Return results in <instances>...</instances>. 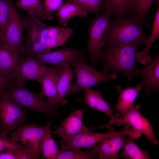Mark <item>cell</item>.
Returning a JSON list of instances; mask_svg holds the SVG:
<instances>
[{
    "instance_id": "cell-1",
    "label": "cell",
    "mask_w": 159,
    "mask_h": 159,
    "mask_svg": "<svg viewBox=\"0 0 159 159\" xmlns=\"http://www.w3.org/2000/svg\"><path fill=\"white\" fill-rule=\"evenodd\" d=\"M140 43L120 44L109 43L103 51L100 62L103 63V70L119 72L124 74L129 81L133 79L137 68L136 55Z\"/></svg>"
},
{
    "instance_id": "cell-2",
    "label": "cell",
    "mask_w": 159,
    "mask_h": 159,
    "mask_svg": "<svg viewBox=\"0 0 159 159\" xmlns=\"http://www.w3.org/2000/svg\"><path fill=\"white\" fill-rule=\"evenodd\" d=\"M5 89L21 107L38 113L61 118L58 105L50 104L45 100V97L41 93L37 94L29 90L25 86V83L18 82L12 79Z\"/></svg>"
},
{
    "instance_id": "cell-3",
    "label": "cell",
    "mask_w": 159,
    "mask_h": 159,
    "mask_svg": "<svg viewBox=\"0 0 159 159\" xmlns=\"http://www.w3.org/2000/svg\"><path fill=\"white\" fill-rule=\"evenodd\" d=\"M143 26L131 16L115 18L111 21L106 45L111 43L120 44L143 43L146 45L150 37L144 33Z\"/></svg>"
},
{
    "instance_id": "cell-4",
    "label": "cell",
    "mask_w": 159,
    "mask_h": 159,
    "mask_svg": "<svg viewBox=\"0 0 159 159\" xmlns=\"http://www.w3.org/2000/svg\"><path fill=\"white\" fill-rule=\"evenodd\" d=\"M111 17L103 12L90 21L87 49L93 67L100 62L112 21Z\"/></svg>"
},
{
    "instance_id": "cell-5",
    "label": "cell",
    "mask_w": 159,
    "mask_h": 159,
    "mask_svg": "<svg viewBox=\"0 0 159 159\" xmlns=\"http://www.w3.org/2000/svg\"><path fill=\"white\" fill-rule=\"evenodd\" d=\"M23 21L26 36L21 53L24 56L34 57L46 53V40L50 26L28 14Z\"/></svg>"
},
{
    "instance_id": "cell-6",
    "label": "cell",
    "mask_w": 159,
    "mask_h": 159,
    "mask_svg": "<svg viewBox=\"0 0 159 159\" xmlns=\"http://www.w3.org/2000/svg\"><path fill=\"white\" fill-rule=\"evenodd\" d=\"M74 67V73L76 77L75 82L71 85L67 95L77 93L82 90L97 86L104 82H109L111 79L116 80V72L111 74L103 69L98 72L83 60L72 64Z\"/></svg>"
},
{
    "instance_id": "cell-7",
    "label": "cell",
    "mask_w": 159,
    "mask_h": 159,
    "mask_svg": "<svg viewBox=\"0 0 159 159\" xmlns=\"http://www.w3.org/2000/svg\"><path fill=\"white\" fill-rule=\"evenodd\" d=\"M27 110L20 106L5 89L0 92V134L7 135L26 122Z\"/></svg>"
},
{
    "instance_id": "cell-8",
    "label": "cell",
    "mask_w": 159,
    "mask_h": 159,
    "mask_svg": "<svg viewBox=\"0 0 159 159\" xmlns=\"http://www.w3.org/2000/svg\"><path fill=\"white\" fill-rule=\"evenodd\" d=\"M108 127L109 131L105 137L98 144L92 147L97 152L100 159H118L119 152L122 148L126 137L128 135L138 138L142 135L133 127L130 129L126 127L118 132L115 131L110 126Z\"/></svg>"
},
{
    "instance_id": "cell-9",
    "label": "cell",
    "mask_w": 159,
    "mask_h": 159,
    "mask_svg": "<svg viewBox=\"0 0 159 159\" xmlns=\"http://www.w3.org/2000/svg\"><path fill=\"white\" fill-rule=\"evenodd\" d=\"M51 122L49 121L44 126L34 124H24L11 133V139L16 142L20 141L38 159H41L43 140L47 130L50 128Z\"/></svg>"
},
{
    "instance_id": "cell-10",
    "label": "cell",
    "mask_w": 159,
    "mask_h": 159,
    "mask_svg": "<svg viewBox=\"0 0 159 159\" xmlns=\"http://www.w3.org/2000/svg\"><path fill=\"white\" fill-rule=\"evenodd\" d=\"M34 57L40 63L53 65L56 69L60 70L71 64L86 60L84 54L82 50L71 47L63 48L40 54Z\"/></svg>"
},
{
    "instance_id": "cell-11",
    "label": "cell",
    "mask_w": 159,
    "mask_h": 159,
    "mask_svg": "<svg viewBox=\"0 0 159 159\" xmlns=\"http://www.w3.org/2000/svg\"><path fill=\"white\" fill-rule=\"evenodd\" d=\"M54 68L40 63L34 57L22 56L15 77L16 81L25 83L26 80H33L41 83L45 74Z\"/></svg>"
},
{
    "instance_id": "cell-12",
    "label": "cell",
    "mask_w": 159,
    "mask_h": 159,
    "mask_svg": "<svg viewBox=\"0 0 159 159\" xmlns=\"http://www.w3.org/2000/svg\"><path fill=\"white\" fill-rule=\"evenodd\" d=\"M24 29L23 21L15 8L5 33L6 39L2 46L18 53H22L24 39L23 34Z\"/></svg>"
},
{
    "instance_id": "cell-13",
    "label": "cell",
    "mask_w": 159,
    "mask_h": 159,
    "mask_svg": "<svg viewBox=\"0 0 159 159\" xmlns=\"http://www.w3.org/2000/svg\"><path fill=\"white\" fill-rule=\"evenodd\" d=\"M84 111L76 110L71 113L58 129L52 132L62 139L61 144L70 141L78 134L88 129L83 123Z\"/></svg>"
},
{
    "instance_id": "cell-14",
    "label": "cell",
    "mask_w": 159,
    "mask_h": 159,
    "mask_svg": "<svg viewBox=\"0 0 159 159\" xmlns=\"http://www.w3.org/2000/svg\"><path fill=\"white\" fill-rule=\"evenodd\" d=\"M140 106L133 105L126 115L122 117L123 122L128 124L144 135L146 138L154 144L158 141L155 135L153 127L150 121L139 111Z\"/></svg>"
},
{
    "instance_id": "cell-15",
    "label": "cell",
    "mask_w": 159,
    "mask_h": 159,
    "mask_svg": "<svg viewBox=\"0 0 159 159\" xmlns=\"http://www.w3.org/2000/svg\"><path fill=\"white\" fill-rule=\"evenodd\" d=\"M84 90L83 99L90 107L105 113L107 115L110 121L106 126L107 127L111 124H116L117 125H123L122 117L119 114H114V111L102 97L100 92L97 90H94L90 88Z\"/></svg>"
},
{
    "instance_id": "cell-16",
    "label": "cell",
    "mask_w": 159,
    "mask_h": 159,
    "mask_svg": "<svg viewBox=\"0 0 159 159\" xmlns=\"http://www.w3.org/2000/svg\"><path fill=\"white\" fill-rule=\"evenodd\" d=\"M144 84V82L142 80L136 87H128L125 89L118 85H114L119 94V99L114 111L120 113L122 117H125L133 106L139 93L142 90Z\"/></svg>"
},
{
    "instance_id": "cell-17",
    "label": "cell",
    "mask_w": 159,
    "mask_h": 159,
    "mask_svg": "<svg viewBox=\"0 0 159 159\" xmlns=\"http://www.w3.org/2000/svg\"><path fill=\"white\" fill-rule=\"evenodd\" d=\"M143 69H136L135 74L141 75L144 83L145 94L152 90L158 91L159 89V56L146 65Z\"/></svg>"
},
{
    "instance_id": "cell-18",
    "label": "cell",
    "mask_w": 159,
    "mask_h": 159,
    "mask_svg": "<svg viewBox=\"0 0 159 159\" xmlns=\"http://www.w3.org/2000/svg\"><path fill=\"white\" fill-rule=\"evenodd\" d=\"M107 134L94 132L88 129L77 135L70 141L61 144V148L65 150L73 148H91L101 141Z\"/></svg>"
},
{
    "instance_id": "cell-19",
    "label": "cell",
    "mask_w": 159,
    "mask_h": 159,
    "mask_svg": "<svg viewBox=\"0 0 159 159\" xmlns=\"http://www.w3.org/2000/svg\"><path fill=\"white\" fill-rule=\"evenodd\" d=\"M60 71L54 68L45 74L41 83L42 87L40 93L47 97V101L52 105H58L57 103V84Z\"/></svg>"
},
{
    "instance_id": "cell-20",
    "label": "cell",
    "mask_w": 159,
    "mask_h": 159,
    "mask_svg": "<svg viewBox=\"0 0 159 159\" xmlns=\"http://www.w3.org/2000/svg\"><path fill=\"white\" fill-rule=\"evenodd\" d=\"M22 57L20 54L0 45V70L13 74L15 78Z\"/></svg>"
},
{
    "instance_id": "cell-21",
    "label": "cell",
    "mask_w": 159,
    "mask_h": 159,
    "mask_svg": "<svg viewBox=\"0 0 159 159\" xmlns=\"http://www.w3.org/2000/svg\"><path fill=\"white\" fill-rule=\"evenodd\" d=\"M16 7L25 11L28 14L35 16L40 20H52L54 13L47 11L41 0H17Z\"/></svg>"
},
{
    "instance_id": "cell-22",
    "label": "cell",
    "mask_w": 159,
    "mask_h": 159,
    "mask_svg": "<svg viewBox=\"0 0 159 159\" xmlns=\"http://www.w3.org/2000/svg\"><path fill=\"white\" fill-rule=\"evenodd\" d=\"M135 0H104L102 11L115 18L124 17L129 12Z\"/></svg>"
},
{
    "instance_id": "cell-23",
    "label": "cell",
    "mask_w": 159,
    "mask_h": 159,
    "mask_svg": "<svg viewBox=\"0 0 159 159\" xmlns=\"http://www.w3.org/2000/svg\"><path fill=\"white\" fill-rule=\"evenodd\" d=\"M87 13L75 4L66 1L58 9L56 15L61 26L65 27L68 25L69 19L76 16L85 18L87 15Z\"/></svg>"
},
{
    "instance_id": "cell-24",
    "label": "cell",
    "mask_w": 159,
    "mask_h": 159,
    "mask_svg": "<svg viewBox=\"0 0 159 159\" xmlns=\"http://www.w3.org/2000/svg\"><path fill=\"white\" fill-rule=\"evenodd\" d=\"M74 75V72L70 65L66 66L60 70L57 84V104L64 105L67 103L68 102L65 97L67 95Z\"/></svg>"
},
{
    "instance_id": "cell-25",
    "label": "cell",
    "mask_w": 159,
    "mask_h": 159,
    "mask_svg": "<svg viewBox=\"0 0 159 159\" xmlns=\"http://www.w3.org/2000/svg\"><path fill=\"white\" fill-rule=\"evenodd\" d=\"M159 37V7L155 14L151 36L149 37L145 48L142 51L138 52L136 55V60L140 63L146 65L152 61L149 55V49L153 43Z\"/></svg>"
},
{
    "instance_id": "cell-26",
    "label": "cell",
    "mask_w": 159,
    "mask_h": 159,
    "mask_svg": "<svg viewBox=\"0 0 159 159\" xmlns=\"http://www.w3.org/2000/svg\"><path fill=\"white\" fill-rule=\"evenodd\" d=\"M158 0H135L129 12L131 17L147 26L149 29L151 28L147 21L148 11L153 2Z\"/></svg>"
},
{
    "instance_id": "cell-27",
    "label": "cell",
    "mask_w": 159,
    "mask_h": 159,
    "mask_svg": "<svg viewBox=\"0 0 159 159\" xmlns=\"http://www.w3.org/2000/svg\"><path fill=\"white\" fill-rule=\"evenodd\" d=\"M125 137L123 144L122 156L127 159H150L148 151H143L130 135Z\"/></svg>"
},
{
    "instance_id": "cell-28",
    "label": "cell",
    "mask_w": 159,
    "mask_h": 159,
    "mask_svg": "<svg viewBox=\"0 0 159 159\" xmlns=\"http://www.w3.org/2000/svg\"><path fill=\"white\" fill-rule=\"evenodd\" d=\"M99 158L97 152L92 148L86 151L80 148H73L67 150L62 149L57 159H95Z\"/></svg>"
},
{
    "instance_id": "cell-29",
    "label": "cell",
    "mask_w": 159,
    "mask_h": 159,
    "mask_svg": "<svg viewBox=\"0 0 159 159\" xmlns=\"http://www.w3.org/2000/svg\"><path fill=\"white\" fill-rule=\"evenodd\" d=\"M61 150L57 147L49 128L46 133L42 141L41 153L43 158L48 159H57Z\"/></svg>"
},
{
    "instance_id": "cell-30",
    "label": "cell",
    "mask_w": 159,
    "mask_h": 159,
    "mask_svg": "<svg viewBox=\"0 0 159 159\" xmlns=\"http://www.w3.org/2000/svg\"><path fill=\"white\" fill-rule=\"evenodd\" d=\"M74 34V32L70 27H64L61 31L54 38L47 37L46 40V53L50 50L64 45L67 40Z\"/></svg>"
},
{
    "instance_id": "cell-31",
    "label": "cell",
    "mask_w": 159,
    "mask_h": 159,
    "mask_svg": "<svg viewBox=\"0 0 159 159\" xmlns=\"http://www.w3.org/2000/svg\"><path fill=\"white\" fill-rule=\"evenodd\" d=\"M15 8L11 0H0V29L4 35Z\"/></svg>"
},
{
    "instance_id": "cell-32",
    "label": "cell",
    "mask_w": 159,
    "mask_h": 159,
    "mask_svg": "<svg viewBox=\"0 0 159 159\" xmlns=\"http://www.w3.org/2000/svg\"><path fill=\"white\" fill-rule=\"evenodd\" d=\"M104 0H66L77 5L87 12L98 14L102 11Z\"/></svg>"
},
{
    "instance_id": "cell-33",
    "label": "cell",
    "mask_w": 159,
    "mask_h": 159,
    "mask_svg": "<svg viewBox=\"0 0 159 159\" xmlns=\"http://www.w3.org/2000/svg\"><path fill=\"white\" fill-rule=\"evenodd\" d=\"M24 146L10 139L7 135L0 134V152L19 150Z\"/></svg>"
},
{
    "instance_id": "cell-34",
    "label": "cell",
    "mask_w": 159,
    "mask_h": 159,
    "mask_svg": "<svg viewBox=\"0 0 159 159\" xmlns=\"http://www.w3.org/2000/svg\"><path fill=\"white\" fill-rule=\"evenodd\" d=\"M63 0H44L43 6L45 10L48 12L54 13L62 5Z\"/></svg>"
},
{
    "instance_id": "cell-35",
    "label": "cell",
    "mask_w": 159,
    "mask_h": 159,
    "mask_svg": "<svg viewBox=\"0 0 159 159\" xmlns=\"http://www.w3.org/2000/svg\"><path fill=\"white\" fill-rule=\"evenodd\" d=\"M15 76L12 74L6 73L0 70V92L5 89L10 81Z\"/></svg>"
},
{
    "instance_id": "cell-36",
    "label": "cell",
    "mask_w": 159,
    "mask_h": 159,
    "mask_svg": "<svg viewBox=\"0 0 159 159\" xmlns=\"http://www.w3.org/2000/svg\"><path fill=\"white\" fill-rule=\"evenodd\" d=\"M0 159H15V157L11 152L6 151L0 152Z\"/></svg>"
},
{
    "instance_id": "cell-37",
    "label": "cell",
    "mask_w": 159,
    "mask_h": 159,
    "mask_svg": "<svg viewBox=\"0 0 159 159\" xmlns=\"http://www.w3.org/2000/svg\"><path fill=\"white\" fill-rule=\"evenodd\" d=\"M5 35L1 32L0 29V45L2 46L6 41Z\"/></svg>"
}]
</instances>
